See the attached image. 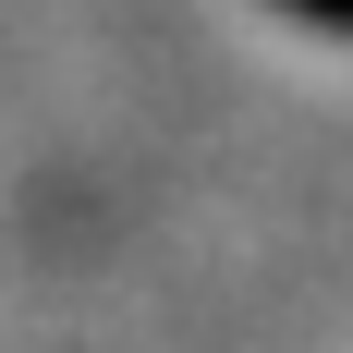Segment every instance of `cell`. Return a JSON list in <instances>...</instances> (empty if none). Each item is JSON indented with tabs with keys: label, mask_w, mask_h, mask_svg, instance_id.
<instances>
[{
	"label": "cell",
	"mask_w": 353,
	"mask_h": 353,
	"mask_svg": "<svg viewBox=\"0 0 353 353\" xmlns=\"http://www.w3.org/2000/svg\"><path fill=\"white\" fill-rule=\"evenodd\" d=\"M305 12H353V0H305Z\"/></svg>",
	"instance_id": "1"
}]
</instances>
